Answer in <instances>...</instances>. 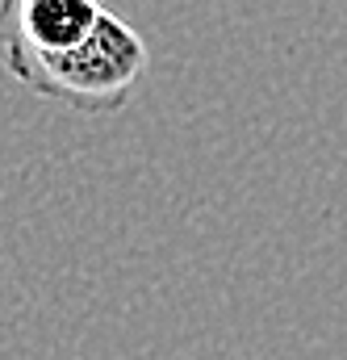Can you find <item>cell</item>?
I'll return each mask as SVG.
<instances>
[{
  "label": "cell",
  "instance_id": "cell-2",
  "mask_svg": "<svg viewBox=\"0 0 347 360\" xmlns=\"http://www.w3.org/2000/svg\"><path fill=\"white\" fill-rule=\"evenodd\" d=\"M105 0H0V55L4 51H63L92 34Z\"/></svg>",
  "mask_w": 347,
  "mask_h": 360
},
{
  "label": "cell",
  "instance_id": "cell-1",
  "mask_svg": "<svg viewBox=\"0 0 347 360\" xmlns=\"http://www.w3.org/2000/svg\"><path fill=\"white\" fill-rule=\"evenodd\" d=\"M8 76L30 89L34 96H46L55 105H67L76 113H117L130 92L138 89L147 72V42L134 25H126L117 13H100L92 34L63 51H4L0 55Z\"/></svg>",
  "mask_w": 347,
  "mask_h": 360
}]
</instances>
